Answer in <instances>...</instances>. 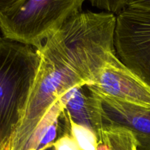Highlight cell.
Returning <instances> with one entry per match:
<instances>
[{"mask_svg": "<svg viewBox=\"0 0 150 150\" xmlns=\"http://www.w3.org/2000/svg\"><path fill=\"white\" fill-rule=\"evenodd\" d=\"M116 16L107 12H79L44 42L40 57L52 65L66 67L91 84L107 57L116 53Z\"/></svg>", "mask_w": 150, "mask_h": 150, "instance_id": "1", "label": "cell"}, {"mask_svg": "<svg viewBox=\"0 0 150 150\" xmlns=\"http://www.w3.org/2000/svg\"><path fill=\"white\" fill-rule=\"evenodd\" d=\"M40 61L32 46L0 39V147L21 123Z\"/></svg>", "mask_w": 150, "mask_h": 150, "instance_id": "2", "label": "cell"}, {"mask_svg": "<svg viewBox=\"0 0 150 150\" xmlns=\"http://www.w3.org/2000/svg\"><path fill=\"white\" fill-rule=\"evenodd\" d=\"M85 0H21L0 13L2 38L40 50L67 21L82 11Z\"/></svg>", "mask_w": 150, "mask_h": 150, "instance_id": "3", "label": "cell"}, {"mask_svg": "<svg viewBox=\"0 0 150 150\" xmlns=\"http://www.w3.org/2000/svg\"><path fill=\"white\" fill-rule=\"evenodd\" d=\"M84 84L85 82L70 69L55 67L41 58L24 116L11 138V150H24L35 127L51 105L68 90Z\"/></svg>", "mask_w": 150, "mask_h": 150, "instance_id": "4", "label": "cell"}, {"mask_svg": "<svg viewBox=\"0 0 150 150\" xmlns=\"http://www.w3.org/2000/svg\"><path fill=\"white\" fill-rule=\"evenodd\" d=\"M116 56L150 87V11L125 7L116 16Z\"/></svg>", "mask_w": 150, "mask_h": 150, "instance_id": "5", "label": "cell"}, {"mask_svg": "<svg viewBox=\"0 0 150 150\" xmlns=\"http://www.w3.org/2000/svg\"><path fill=\"white\" fill-rule=\"evenodd\" d=\"M96 95L150 108V87L121 62L108 55L94 81L86 84Z\"/></svg>", "mask_w": 150, "mask_h": 150, "instance_id": "6", "label": "cell"}, {"mask_svg": "<svg viewBox=\"0 0 150 150\" xmlns=\"http://www.w3.org/2000/svg\"><path fill=\"white\" fill-rule=\"evenodd\" d=\"M97 96L101 103L103 126L127 129L136 141L138 150H150V108Z\"/></svg>", "mask_w": 150, "mask_h": 150, "instance_id": "7", "label": "cell"}, {"mask_svg": "<svg viewBox=\"0 0 150 150\" xmlns=\"http://www.w3.org/2000/svg\"><path fill=\"white\" fill-rule=\"evenodd\" d=\"M60 99L71 120L94 131L99 138L103 127L102 108L99 98L84 84L70 89Z\"/></svg>", "mask_w": 150, "mask_h": 150, "instance_id": "8", "label": "cell"}, {"mask_svg": "<svg viewBox=\"0 0 150 150\" xmlns=\"http://www.w3.org/2000/svg\"><path fill=\"white\" fill-rule=\"evenodd\" d=\"M98 139L96 150H138L133 135L124 127L104 125Z\"/></svg>", "mask_w": 150, "mask_h": 150, "instance_id": "9", "label": "cell"}, {"mask_svg": "<svg viewBox=\"0 0 150 150\" xmlns=\"http://www.w3.org/2000/svg\"><path fill=\"white\" fill-rule=\"evenodd\" d=\"M66 114L70 125L69 133L74 138L81 150H96L99 144L96 134L88 127L75 123L67 113Z\"/></svg>", "mask_w": 150, "mask_h": 150, "instance_id": "10", "label": "cell"}, {"mask_svg": "<svg viewBox=\"0 0 150 150\" xmlns=\"http://www.w3.org/2000/svg\"><path fill=\"white\" fill-rule=\"evenodd\" d=\"M96 8L113 14H119L126 7V0H88Z\"/></svg>", "mask_w": 150, "mask_h": 150, "instance_id": "11", "label": "cell"}, {"mask_svg": "<svg viewBox=\"0 0 150 150\" xmlns=\"http://www.w3.org/2000/svg\"><path fill=\"white\" fill-rule=\"evenodd\" d=\"M54 150H81L70 133H66L53 144Z\"/></svg>", "mask_w": 150, "mask_h": 150, "instance_id": "12", "label": "cell"}, {"mask_svg": "<svg viewBox=\"0 0 150 150\" xmlns=\"http://www.w3.org/2000/svg\"><path fill=\"white\" fill-rule=\"evenodd\" d=\"M126 7H132L150 11V0H126Z\"/></svg>", "mask_w": 150, "mask_h": 150, "instance_id": "13", "label": "cell"}, {"mask_svg": "<svg viewBox=\"0 0 150 150\" xmlns=\"http://www.w3.org/2000/svg\"><path fill=\"white\" fill-rule=\"evenodd\" d=\"M21 1V0H0V13L7 11Z\"/></svg>", "mask_w": 150, "mask_h": 150, "instance_id": "14", "label": "cell"}, {"mask_svg": "<svg viewBox=\"0 0 150 150\" xmlns=\"http://www.w3.org/2000/svg\"><path fill=\"white\" fill-rule=\"evenodd\" d=\"M1 150H11V146H10V140L7 141V142L3 144Z\"/></svg>", "mask_w": 150, "mask_h": 150, "instance_id": "15", "label": "cell"}, {"mask_svg": "<svg viewBox=\"0 0 150 150\" xmlns=\"http://www.w3.org/2000/svg\"><path fill=\"white\" fill-rule=\"evenodd\" d=\"M44 150H54V146H49V147L46 148V149H44Z\"/></svg>", "mask_w": 150, "mask_h": 150, "instance_id": "16", "label": "cell"}, {"mask_svg": "<svg viewBox=\"0 0 150 150\" xmlns=\"http://www.w3.org/2000/svg\"><path fill=\"white\" fill-rule=\"evenodd\" d=\"M2 146H3V145H2ZM2 146H1V147H0V150H1V148H2Z\"/></svg>", "mask_w": 150, "mask_h": 150, "instance_id": "17", "label": "cell"}]
</instances>
